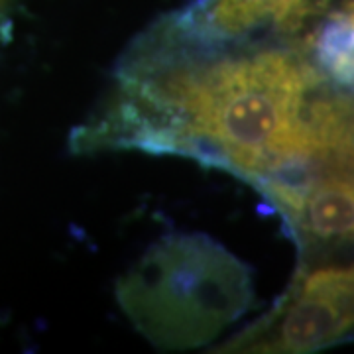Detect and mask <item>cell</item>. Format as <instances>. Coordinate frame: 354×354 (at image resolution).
<instances>
[{
    "instance_id": "obj_1",
    "label": "cell",
    "mask_w": 354,
    "mask_h": 354,
    "mask_svg": "<svg viewBox=\"0 0 354 354\" xmlns=\"http://www.w3.org/2000/svg\"><path fill=\"white\" fill-rule=\"evenodd\" d=\"M73 146L223 167L283 216L317 177L353 171V99L305 38L207 41L164 18L128 51L106 106Z\"/></svg>"
},
{
    "instance_id": "obj_2",
    "label": "cell",
    "mask_w": 354,
    "mask_h": 354,
    "mask_svg": "<svg viewBox=\"0 0 354 354\" xmlns=\"http://www.w3.org/2000/svg\"><path fill=\"white\" fill-rule=\"evenodd\" d=\"M116 299L152 346L193 351L252 307V268L207 234H171L118 279Z\"/></svg>"
},
{
    "instance_id": "obj_3",
    "label": "cell",
    "mask_w": 354,
    "mask_h": 354,
    "mask_svg": "<svg viewBox=\"0 0 354 354\" xmlns=\"http://www.w3.org/2000/svg\"><path fill=\"white\" fill-rule=\"evenodd\" d=\"M353 321V268L304 262L274 309L216 353H317L351 339Z\"/></svg>"
},
{
    "instance_id": "obj_4",
    "label": "cell",
    "mask_w": 354,
    "mask_h": 354,
    "mask_svg": "<svg viewBox=\"0 0 354 354\" xmlns=\"http://www.w3.org/2000/svg\"><path fill=\"white\" fill-rule=\"evenodd\" d=\"M335 8V0H197L165 18L207 41L295 39Z\"/></svg>"
},
{
    "instance_id": "obj_5",
    "label": "cell",
    "mask_w": 354,
    "mask_h": 354,
    "mask_svg": "<svg viewBox=\"0 0 354 354\" xmlns=\"http://www.w3.org/2000/svg\"><path fill=\"white\" fill-rule=\"evenodd\" d=\"M304 260L325 258L353 242V171H335L311 181L283 216Z\"/></svg>"
}]
</instances>
